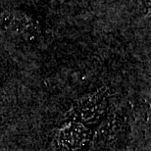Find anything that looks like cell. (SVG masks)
Masks as SVG:
<instances>
[{"label":"cell","instance_id":"cell-1","mask_svg":"<svg viewBox=\"0 0 151 151\" xmlns=\"http://www.w3.org/2000/svg\"><path fill=\"white\" fill-rule=\"evenodd\" d=\"M34 22L29 15L20 11H3L0 13V29L14 34H26L32 31Z\"/></svg>","mask_w":151,"mask_h":151}]
</instances>
